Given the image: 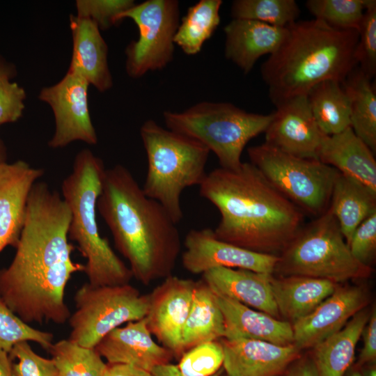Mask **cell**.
<instances>
[{
    "label": "cell",
    "mask_w": 376,
    "mask_h": 376,
    "mask_svg": "<svg viewBox=\"0 0 376 376\" xmlns=\"http://www.w3.org/2000/svg\"><path fill=\"white\" fill-rule=\"evenodd\" d=\"M70 210L57 191L36 182L30 192L24 223L8 267L0 269V298L26 323L66 322L70 312L65 290L84 265L71 258Z\"/></svg>",
    "instance_id": "6da1fadb"
},
{
    "label": "cell",
    "mask_w": 376,
    "mask_h": 376,
    "mask_svg": "<svg viewBox=\"0 0 376 376\" xmlns=\"http://www.w3.org/2000/svg\"><path fill=\"white\" fill-rule=\"evenodd\" d=\"M198 187L219 212L215 237L227 243L277 256L304 226V213L250 162L235 170L217 168Z\"/></svg>",
    "instance_id": "7a4b0ae2"
},
{
    "label": "cell",
    "mask_w": 376,
    "mask_h": 376,
    "mask_svg": "<svg viewBox=\"0 0 376 376\" xmlns=\"http://www.w3.org/2000/svg\"><path fill=\"white\" fill-rule=\"evenodd\" d=\"M97 211L133 277L148 285L172 275L182 246L177 224L123 165L105 170Z\"/></svg>",
    "instance_id": "3957f363"
},
{
    "label": "cell",
    "mask_w": 376,
    "mask_h": 376,
    "mask_svg": "<svg viewBox=\"0 0 376 376\" xmlns=\"http://www.w3.org/2000/svg\"><path fill=\"white\" fill-rule=\"evenodd\" d=\"M356 30L334 28L317 19L296 21L277 50L262 64L260 74L275 107L307 95L326 80L342 83L358 66Z\"/></svg>",
    "instance_id": "277c9868"
},
{
    "label": "cell",
    "mask_w": 376,
    "mask_h": 376,
    "mask_svg": "<svg viewBox=\"0 0 376 376\" xmlns=\"http://www.w3.org/2000/svg\"><path fill=\"white\" fill-rule=\"evenodd\" d=\"M106 169L103 161L84 149L75 158L71 173L61 185L63 198L71 213L68 239L75 241L86 259L84 272L93 286L129 284L130 269L100 234L96 212Z\"/></svg>",
    "instance_id": "5b68a950"
},
{
    "label": "cell",
    "mask_w": 376,
    "mask_h": 376,
    "mask_svg": "<svg viewBox=\"0 0 376 376\" xmlns=\"http://www.w3.org/2000/svg\"><path fill=\"white\" fill-rule=\"evenodd\" d=\"M140 135L148 162L143 191L159 203L178 224L183 218L181 194L186 188L201 185L210 152L196 140L152 119L141 125Z\"/></svg>",
    "instance_id": "8992f818"
},
{
    "label": "cell",
    "mask_w": 376,
    "mask_h": 376,
    "mask_svg": "<svg viewBox=\"0 0 376 376\" xmlns=\"http://www.w3.org/2000/svg\"><path fill=\"white\" fill-rule=\"evenodd\" d=\"M167 129L194 139L217 157L220 167L235 170L248 142L265 132L273 113L247 112L229 102H198L182 112L164 111Z\"/></svg>",
    "instance_id": "52a82bcc"
},
{
    "label": "cell",
    "mask_w": 376,
    "mask_h": 376,
    "mask_svg": "<svg viewBox=\"0 0 376 376\" xmlns=\"http://www.w3.org/2000/svg\"><path fill=\"white\" fill-rule=\"evenodd\" d=\"M276 271L283 276H304L338 283L366 278L372 269L354 258L329 207L301 227L279 256Z\"/></svg>",
    "instance_id": "ba28073f"
},
{
    "label": "cell",
    "mask_w": 376,
    "mask_h": 376,
    "mask_svg": "<svg viewBox=\"0 0 376 376\" xmlns=\"http://www.w3.org/2000/svg\"><path fill=\"white\" fill-rule=\"evenodd\" d=\"M251 163L280 193L304 214L315 218L329 207L339 172L316 159L296 157L266 143L251 146Z\"/></svg>",
    "instance_id": "9c48e42d"
},
{
    "label": "cell",
    "mask_w": 376,
    "mask_h": 376,
    "mask_svg": "<svg viewBox=\"0 0 376 376\" xmlns=\"http://www.w3.org/2000/svg\"><path fill=\"white\" fill-rule=\"evenodd\" d=\"M75 310L68 319L69 339L95 348L100 341L124 323L146 317L147 295L130 283L116 286L81 285L74 296Z\"/></svg>",
    "instance_id": "30bf717a"
},
{
    "label": "cell",
    "mask_w": 376,
    "mask_h": 376,
    "mask_svg": "<svg viewBox=\"0 0 376 376\" xmlns=\"http://www.w3.org/2000/svg\"><path fill=\"white\" fill-rule=\"evenodd\" d=\"M134 22L139 37L125 49V70L132 78L164 69L173 58L174 37L180 24L179 2L176 0H148L122 13Z\"/></svg>",
    "instance_id": "8fae6325"
},
{
    "label": "cell",
    "mask_w": 376,
    "mask_h": 376,
    "mask_svg": "<svg viewBox=\"0 0 376 376\" xmlns=\"http://www.w3.org/2000/svg\"><path fill=\"white\" fill-rule=\"evenodd\" d=\"M88 86L84 78L68 72L57 84L40 92L39 99L51 107L55 118V132L49 147L63 148L75 141L90 145L97 143L88 110Z\"/></svg>",
    "instance_id": "7c38bea8"
},
{
    "label": "cell",
    "mask_w": 376,
    "mask_h": 376,
    "mask_svg": "<svg viewBox=\"0 0 376 376\" xmlns=\"http://www.w3.org/2000/svg\"><path fill=\"white\" fill-rule=\"evenodd\" d=\"M196 281L173 274L147 295L145 317L151 335L178 359L185 353L183 327L189 313Z\"/></svg>",
    "instance_id": "4fadbf2b"
},
{
    "label": "cell",
    "mask_w": 376,
    "mask_h": 376,
    "mask_svg": "<svg viewBox=\"0 0 376 376\" xmlns=\"http://www.w3.org/2000/svg\"><path fill=\"white\" fill-rule=\"evenodd\" d=\"M183 267L202 274L215 267L247 269L272 274L279 256L250 251L217 239L210 228L192 229L184 240Z\"/></svg>",
    "instance_id": "5bb4252c"
},
{
    "label": "cell",
    "mask_w": 376,
    "mask_h": 376,
    "mask_svg": "<svg viewBox=\"0 0 376 376\" xmlns=\"http://www.w3.org/2000/svg\"><path fill=\"white\" fill-rule=\"evenodd\" d=\"M276 108L265 132V143L296 157L318 159L324 134L315 121L307 95L292 97Z\"/></svg>",
    "instance_id": "9a60e30c"
},
{
    "label": "cell",
    "mask_w": 376,
    "mask_h": 376,
    "mask_svg": "<svg viewBox=\"0 0 376 376\" xmlns=\"http://www.w3.org/2000/svg\"><path fill=\"white\" fill-rule=\"evenodd\" d=\"M368 303L361 287H337L311 313L294 322V345L299 350L316 345L343 329Z\"/></svg>",
    "instance_id": "2e32d148"
},
{
    "label": "cell",
    "mask_w": 376,
    "mask_h": 376,
    "mask_svg": "<svg viewBox=\"0 0 376 376\" xmlns=\"http://www.w3.org/2000/svg\"><path fill=\"white\" fill-rule=\"evenodd\" d=\"M43 174L23 160L0 162V252L7 246L16 248L31 190Z\"/></svg>",
    "instance_id": "e0dca14e"
},
{
    "label": "cell",
    "mask_w": 376,
    "mask_h": 376,
    "mask_svg": "<svg viewBox=\"0 0 376 376\" xmlns=\"http://www.w3.org/2000/svg\"><path fill=\"white\" fill-rule=\"evenodd\" d=\"M219 340L224 350L223 368L228 376H279L299 357L300 350L294 344L242 338Z\"/></svg>",
    "instance_id": "ac0fdd59"
},
{
    "label": "cell",
    "mask_w": 376,
    "mask_h": 376,
    "mask_svg": "<svg viewBox=\"0 0 376 376\" xmlns=\"http://www.w3.org/2000/svg\"><path fill=\"white\" fill-rule=\"evenodd\" d=\"M95 349L108 363L129 364L149 372L169 363L173 357L152 339L145 318L113 329Z\"/></svg>",
    "instance_id": "d6986e66"
},
{
    "label": "cell",
    "mask_w": 376,
    "mask_h": 376,
    "mask_svg": "<svg viewBox=\"0 0 376 376\" xmlns=\"http://www.w3.org/2000/svg\"><path fill=\"white\" fill-rule=\"evenodd\" d=\"M72 36V54L68 72L76 74L100 92L113 85L107 55L108 47L100 29L92 20L70 15Z\"/></svg>",
    "instance_id": "ffe728a7"
},
{
    "label": "cell",
    "mask_w": 376,
    "mask_h": 376,
    "mask_svg": "<svg viewBox=\"0 0 376 376\" xmlns=\"http://www.w3.org/2000/svg\"><path fill=\"white\" fill-rule=\"evenodd\" d=\"M224 30L225 56L244 74L251 71L260 57L275 52L287 33V27L245 19H233Z\"/></svg>",
    "instance_id": "44dd1931"
},
{
    "label": "cell",
    "mask_w": 376,
    "mask_h": 376,
    "mask_svg": "<svg viewBox=\"0 0 376 376\" xmlns=\"http://www.w3.org/2000/svg\"><path fill=\"white\" fill-rule=\"evenodd\" d=\"M272 275L242 269L215 267L203 273L201 279L216 295L278 318L280 314L272 291Z\"/></svg>",
    "instance_id": "7402d4cb"
},
{
    "label": "cell",
    "mask_w": 376,
    "mask_h": 376,
    "mask_svg": "<svg viewBox=\"0 0 376 376\" xmlns=\"http://www.w3.org/2000/svg\"><path fill=\"white\" fill-rule=\"evenodd\" d=\"M318 159L376 192L375 154L350 127L336 134H324Z\"/></svg>",
    "instance_id": "603a6c76"
},
{
    "label": "cell",
    "mask_w": 376,
    "mask_h": 376,
    "mask_svg": "<svg viewBox=\"0 0 376 376\" xmlns=\"http://www.w3.org/2000/svg\"><path fill=\"white\" fill-rule=\"evenodd\" d=\"M216 296L224 317V338L258 340L278 345L294 343L292 326L288 322L230 298Z\"/></svg>",
    "instance_id": "cb8c5ba5"
},
{
    "label": "cell",
    "mask_w": 376,
    "mask_h": 376,
    "mask_svg": "<svg viewBox=\"0 0 376 376\" xmlns=\"http://www.w3.org/2000/svg\"><path fill=\"white\" fill-rule=\"evenodd\" d=\"M273 297L279 314L297 321L311 313L338 287L331 281L304 276H271Z\"/></svg>",
    "instance_id": "d4e9b609"
},
{
    "label": "cell",
    "mask_w": 376,
    "mask_h": 376,
    "mask_svg": "<svg viewBox=\"0 0 376 376\" xmlns=\"http://www.w3.org/2000/svg\"><path fill=\"white\" fill-rule=\"evenodd\" d=\"M329 207L348 245L356 228L376 212V192L339 173L332 189Z\"/></svg>",
    "instance_id": "484cf974"
},
{
    "label": "cell",
    "mask_w": 376,
    "mask_h": 376,
    "mask_svg": "<svg viewBox=\"0 0 376 376\" xmlns=\"http://www.w3.org/2000/svg\"><path fill=\"white\" fill-rule=\"evenodd\" d=\"M224 317L215 293L201 279L196 281L191 304L182 334L185 352L224 337Z\"/></svg>",
    "instance_id": "4316f807"
},
{
    "label": "cell",
    "mask_w": 376,
    "mask_h": 376,
    "mask_svg": "<svg viewBox=\"0 0 376 376\" xmlns=\"http://www.w3.org/2000/svg\"><path fill=\"white\" fill-rule=\"evenodd\" d=\"M370 314L361 310L345 326L314 347L318 376H343L353 361L355 348Z\"/></svg>",
    "instance_id": "83f0119b"
},
{
    "label": "cell",
    "mask_w": 376,
    "mask_h": 376,
    "mask_svg": "<svg viewBox=\"0 0 376 376\" xmlns=\"http://www.w3.org/2000/svg\"><path fill=\"white\" fill-rule=\"evenodd\" d=\"M357 66L341 83L350 104V127L375 155L376 93L375 86Z\"/></svg>",
    "instance_id": "f1b7e54d"
},
{
    "label": "cell",
    "mask_w": 376,
    "mask_h": 376,
    "mask_svg": "<svg viewBox=\"0 0 376 376\" xmlns=\"http://www.w3.org/2000/svg\"><path fill=\"white\" fill-rule=\"evenodd\" d=\"M315 121L324 135L340 133L350 127V104L342 84L326 80L307 94Z\"/></svg>",
    "instance_id": "f546056e"
},
{
    "label": "cell",
    "mask_w": 376,
    "mask_h": 376,
    "mask_svg": "<svg viewBox=\"0 0 376 376\" xmlns=\"http://www.w3.org/2000/svg\"><path fill=\"white\" fill-rule=\"evenodd\" d=\"M222 3L221 0H201L188 8L174 37L175 45L185 54H198L212 36L220 23Z\"/></svg>",
    "instance_id": "4dcf8cb0"
},
{
    "label": "cell",
    "mask_w": 376,
    "mask_h": 376,
    "mask_svg": "<svg viewBox=\"0 0 376 376\" xmlns=\"http://www.w3.org/2000/svg\"><path fill=\"white\" fill-rule=\"evenodd\" d=\"M47 352L59 376H104L107 363L95 348L81 346L68 338L53 343Z\"/></svg>",
    "instance_id": "1f68e13d"
},
{
    "label": "cell",
    "mask_w": 376,
    "mask_h": 376,
    "mask_svg": "<svg viewBox=\"0 0 376 376\" xmlns=\"http://www.w3.org/2000/svg\"><path fill=\"white\" fill-rule=\"evenodd\" d=\"M230 13L233 19H251L285 28L297 21L300 9L295 0H235Z\"/></svg>",
    "instance_id": "d6a6232c"
},
{
    "label": "cell",
    "mask_w": 376,
    "mask_h": 376,
    "mask_svg": "<svg viewBox=\"0 0 376 376\" xmlns=\"http://www.w3.org/2000/svg\"><path fill=\"white\" fill-rule=\"evenodd\" d=\"M367 0H308L311 14L328 25L345 30L359 31Z\"/></svg>",
    "instance_id": "836d02e7"
},
{
    "label": "cell",
    "mask_w": 376,
    "mask_h": 376,
    "mask_svg": "<svg viewBox=\"0 0 376 376\" xmlns=\"http://www.w3.org/2000/svg\"><path fill=\"white\" fill-rule=\"evenodd\" d=\"M53 338L52 333L37 329L24 322L0 298V350L9 353L17 343L33 341L47 351Z\"/></svg>",
    "instance_id": "e575fe53"
},
{
    "label": "cell",
    "mask_w": 376,
    "mask_h": 376,
    "mask_svg": "<svg viewBox=\"0 0 376 376\" xmlns=\"http://www.w3.org/2000/svg\"><path fill=\"white\" fill-rule=\"evenodd\" d=\"M224 359L219 340L208 341L185 352L177 366L182 376H212L221 369Z\"/></svg>",
    "instance_id": "d590c367"
},
{
    "label": "cell",
    "mask_w": 376,
    "mask_h": 376,
    "mask_svg": "<svg viewBox=\"0 0 376 376\" xmlns=\"http://www.w3.org/2000/svg\"><path fill=\"white\" fill-rule=\"evenodd\" d=\"M355 50L358 67L370 79L376 74V1L367 0L362 22L358 31Z\"/></svg>",
    "instance_id": "8d00e7d4"
},
{
    "label": "cell",
    "mask_w": 376,
    "mask_h": 376,
    "mask_svg": "<svg viewBox=\"0 0 376 376\" xmlns=\"http://www.w3.org/2000/svg\"><path fill=\"white\" fill-rule=\"evenodd\" d=\"M12 361L13 376H59L52 359L36 353L28 342L17 343L8 353Z\"/></svg>",
    "instance_id": "74e56055"
},
{
    "label": "cell",
    "mask_w": 376,
    "mask_h": 376,
    "mask_svg": "<svg viewBox=\"0 0 376 376\" xmlns=\"http://www.w3.org/2000/svg\"><path fill=\"white\" fill-rule=\"evenodd\" d=\"M135 4L132 0H77V16L92 20L100 29L118 22V16Z\"/></svg>",
    "instance_id": "f35d334b"
},
{
    "label": "cell",
    "mask_w": 376,
    "mask_h": 376,
    "mask_svg": "<svg viewBox=\"0 0 376 376\" xmlns=\"http://www.w3.org/2000/svg\"><path fill=\"white\" fill-rule=\"evenodd\" d=\"M348 246L357 260L369 266L376 250V212L372 214L356 228Z\"/></svg>",
    "instance_id": "ab89813d"
},
{
    "label": "cell",
    "mask_w": 376,
    "mask_h": 376,
    "mask_svg": "<svg viewBox=\"0 0 376 376\" xmlns=\"http://www.w3.org/2000/svg\"><path fill=\"white\" fill-rule=\"evenodd\" d=\"M26 97L24 90L9 77L0 79V124L13 123L22 116Z\"/></svg>",
    "instance_id": "60d3db41"
},
{
    "label": "cell",
    "mask_w": 376,
    "mask_h": 376,
    "mask_svg": "<svg viewBox=\"0 0 376 376\" xmlns=\"http://www.w3.org/2000/svg\"><path fill=\"white\" fill-rule=\"evenodd\" d=\"M362 334H363V347L359 354V365L372 361L376 357V312L375 309L370 315L368 322Z\"/></svg>",
    "instance_id": "b9f144b4"
},
{
    "label": "cell",
    "mask_w": 376,
    "mask_h": 376,
    "mask_svg": "<svg viewBox=\"0 0 376 376\" xmlns=\"http://www.w3.org/2000/svg\"><path fill=\"white\" fill-rule=\"evenodd\" d=\"M104 376H153L151 372L124 363H107Z\"/></svg>",
    "instance_id": "7bdbcfd3"
},
{
    "label": "cell",
    "mask_w": 376,
    "mask_h": 376,
    "mask_svg": "<svg viewBox=\"0 0 376 376\" xmlns=\"http://www.w3.org/2000/svg\"><path fill=\"white\" fill-rule=\"evenodd\" d=\"M223 369L221 368L217 373L212 376H221ZM151 373L153 376H182L178 368L177 365L166 363L158 366L152 369Z\"/></svg>",
    "instance_id": "ee69618b"
},
{
    "label": "cell",
    "mask_w": 376,
    "mask_h": 376,
    "mask_svg": "<svg viewBox=\"0 0 376 376\" xmlns=\"http://www.w3.org/2000/svg\"><path fill=\"white\" fill-rule=\"evenodd\" d=\"M289 376H318V373L314 362L304 361L295 366Z\"/></svg>",
    "instance_id": "f6af8a7d"
},
{
    "label": "cell",
    "mask_w": 376,
    "mask_h": 376,
    "mask_svg": "<svg viewBox=\"0 0 376 376\" xmlns=\"http://www.w3.org/2000/svg\"><path fill=\"white\" fill-rule=\"evenodd\" d=\"M0 376H13L12 361L8 353L0 350Z\"/></svg>",
    "instance_id": "bcb514c9"
},
{
    "label": "cell",
    "mask_w": 376,
    "mask_h": 376,
    "mask_svg": "<svg viewBox=\"0 0 376 376\" xmlns=\"http://www.w3.org/2000/svg\"><path fill=\"white\" fill-rule=\"evenodd\" d=\"M4 77H9V72L6 67L0 63V79Z\"/></svg>",
    "instance_id": "7dc6e473"
},
{
    "label": "cell",
    "mask_w": 376,
    "mask_h": 376,
    "mask_svg": "<svg viewBox=\"0 0 376 376\" xmlns=\"http://www.w3.org/2000/svg\"><path fill=\"white\" fill-rule=\"evenodd\" d=\"M3 155H4V152H3V148L0 145V162L5 161Z\"/></svg>",
    "instance_id": "c3c4849f"
},
{
    "label": "cell",
    "mask_w": 376,
    "mask_h": 376,
    "mask_svg": "<svg viewBox=\"0 0 376 376\" xmlns=\"http://www.w3.org/2000/svg\"><path fill=\"white\" fill-rule=\"evenodd\" d=\"M368 376H376V371L375 369H372L368 372Z\"/></svg>",
    "instance_id": "681fc988"
},
{
    "label": "cell",
    "mask_w": 376,
    "mask_h": 376,
    "mask_svg": "<svg viewBox=\"0 0 376 376\" xmlns=\"http://www.w3.org/2000/svg\"><path fill=\"white\" fill-rule=\"evenodd\" d=\"M350 376H363L359 372H354Z\"/></svg>",
    "instance_id": "f907efd6"
},
{
    "label": "cell",
    "mask_w": 376,
    "mask_h": 376,
    "mask_svg": "<svg viewBox=\"0 0 376 376\" xmlns=\"http://www.w3.org/2000/svg\"><path fill=\"white\" fill-rule=\"evenodd\" d=\"M221 376H228V375H226V374L222 375V374H221Z\"/></svg>",
    "instance_id": "816d5d0a"
}]
</instances>
